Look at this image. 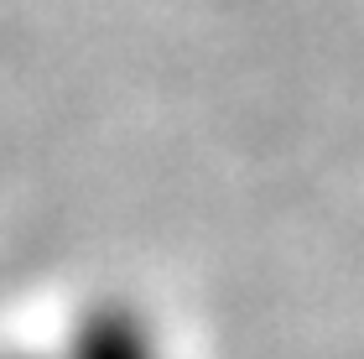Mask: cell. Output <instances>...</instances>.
Wrapping results in <instances>:
<instances>
[{
  "label": "cell",
  "mask_w": 364,
  "mask_h": 359,
  "mask_svg": "<svg viewBox=\"0 0 364 359\" xmlns=\"http://www.w3.org/2000/svg\"><path fill=\"white\" fill-rule=\"evenodd\" d=\"M58 359H161V338L136 307L94 302L73 318V328L53 344Z\"/></svg>",
  "instance_id": "1"
},
{
  "label": "cell",
  "mask_w": 364,
  "mask_h": 359,
  "mask_svg": "<svg viewBox=\"0 0 364 359\" xmlns=\"http://www.w3.org/2000/svg\"><path fill=\"white\" fill-rule=\"evenodd\" d=\"M0 359H58V354H53V344H47V349H6Z\"/></svg>",
  "instance_id": "2"
}]
</instances>
